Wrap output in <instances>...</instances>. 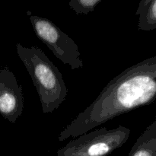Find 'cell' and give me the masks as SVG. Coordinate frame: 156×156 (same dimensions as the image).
<instances>
[{
    "label": "cell",
    "mask_w": 156,
    "mask_h": 156,
    "mask_svg": "<svg viewBox=\"0 0 156 156\" xmlns=\"http://www.w3.org/2000/svg\"><path fill=\"white\" fill-rule=\"evenodd\" d=\"M130 129L120 126L113 129H96L69 142L57 156H107L127 142Z\"/></svg>",
    "instance_id": "obj_3"
},
{
    "label": "cell",
    "mask_w": 156,
    "mask_h": 156,
    "mask_svg": "<svg viewBox=\"0 0 156 156\" xmlns=\"http://www.w3.org/2000/svg\"><path fill=\"white\" fill-rule=\"evenodd\" d=\"M101 2L102 0H71L69 5L77 15H88Z\"/></svg>",
    "instance_id": "obj_8"
},
{
    "label": "cell",
    "mask_w": 156,
    "mask_h": 156,
    "mask_svg": "<svg viewBox=\"0 0 156 156\" xmlns=\"http://www.w3.org/2000/svg\"><path fill=\"white\" fill-rule=\"evenodd\" d=\"M156 138V117L154 121L148 126L146 130L138 138L139 141L145 142Z\"/></svg>",
    "instance_id": "obj_9"
},
{
    "label": "cell",
    "mask_w": 156,
    "mask_h": 156,
    "mask_svg": "<svg viewBox=\"0 0 156 156\" xmlns=\"http://www.w3.org/2000/svg\"><path fill=\"white\" fill-rule=\"evenodd\" d=\"M136 15H139L138 28L141 30L156 29V0H142Z\"/></svg>",
    "instance_id": "obj_6"
},
{
    "label": "cell",
    "mask_w": 156,
    "mask_h": 156,
    "mask_svg": "<svg viewBox=\"0 0 156 156\" xmlns=\"http://www.w3.org/2000/svg\"><path fill=\"white\" fill-rule=\"evenodd\" d=\"M27 15L37 37L47 46L57 59L69 65L72 69L84 66L78 45L70 37L50 20L32 15L30 11H27Z\"/></svg>",
    "instance_id": "obj_4"
},
{
    "label": "cell",
    "mask_w": 156,
    "mask_h": 156,
    "mask_svg": "<svg viewBox=\"0 0 156 156\" xmlns=\"http://www.w3.org/2000/svg\"><path fill=\"white\" fill-rule=\"evenodd\" d=\"M16 50L36 88L43 113L53 112L68 94L62 73L37 46L25 47L18 43Z\"/></svg>",
    "instance_id": "obj_2"
},
{
    "label": "cell",
    "mask_w": 156,
    "mask_h": 156,
    "mask_svg": "<svg viewBox=\"0 0 156 156\" xmlns=\"http://www.w3.org/2000/svg\"><path fill=\"white\" fill-rule=\"evenodd\" d=\"M156 99V56L129 67L112 79L95 100L61 131L60 142L89 132L117 116Z\"/></svg>",
    "instance_id": "obj_1"
},
{
    "label": "cell",
    "mask_w": 156,
    "mask_h": 156,
    "mask_svg": "<svg viewBox=\"0 0 156 156\" xmlns=\"http://www.w3.org/2000/svg\"><path fill=\"white\" fill-rule=\"evenodd\" d=\"M24 110L23 88L7 66H0V114L15 123Z\"/></svg>",
    "instance_id": "obj_5"
},
{
    "label": "cell",
    "mask_w": 156,
    "mask_h": 156,
    "mask_svg": "<svg viewBox=\"0 0 156 156\" xmlns=\"http://www.w3.org/2000/svg\"><path fill=\"white\" fill-rule=\"evenodd\" d=\"M128 156H156V138L145 142L137 140Z\"/></svg>",
    "instance_id": "obj_7"
}]
</instances>
